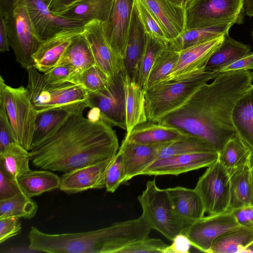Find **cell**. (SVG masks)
Wrapping results in <instances>:
<instances>
[{
    "label": "cell",
    "mask_w": 253,
    "mask_h": 253,
    "mask_svg": "<svg viewBox=\"0 0 253 253\" xmlns=\"http://www.w3.org/2000/svg\"><path fill=\"white\" fill-rule=\"evenodd\" d=\"M253 72L250 71L221 73L158 123L178 128L201 138L219 153L236 133L232 112L236 102L253 85Z\"/></svg>",
    "instance_id": "1"
},
{
    "label": "cell",
    "mask_w": 253,
    "mask_h": 253,
    "mask_svg": "<svg viewBox=\"0 0 253 253\" xmlns=\"http://www.w3.org/2000/svg\"><path fill=\"white\" fill-rule=\"evenodd\" d=\"M119 149L117 135L107 122L71 115L32 147L30 160L37 168L64 173L112 159Z\"/></svg>",
    "instance_id": "2"
},
{
    "label": "cell",
    "mask_w": 253,
    "mask_h": 253,
    "mask_svg": "<svg viewBox=\"0 0 253 253\" xmlns=\"http://www.w3.org/2000/svg\"><path fill=\"white\" fill-rule=\"evenodd\" d=\"M136 230L130 220L78 233H45L35 226L28 235L29 249L49 253H118L134 242Z\"/></svg>",
    "instance_id": "3"
},
{
    "label": "cell",
    "mask_w": 253,
    "mask_h": 253,
    "mask_svg": "<svg viewBox=\"0 0 253 253\" xmlns=\"http://www.w3.org/2000/svg\"><path fill=\"white\" fill-rule=\"evenodd\" d=\"M27 72L26 88L37 112L58 109L72 115H82L88 107L87 91L82 85L69 82L50 83L34 66Z\"/></svg>",
    "instance_id": "4"
},
{
    "label": "cell",
    "mask_w": 253,
    "mask_h": 253,
    "mask_svg": "<svg viewBox=\"0 0 253 253\" xmlns=\"http://www.w3.org/2000/svg\"><path fill=\"white\" fill-rule=\"evenodd\" d=\"M219 74L218 71H205L181 80L160 82L147 88L145 93L147 121L159 123Z\"/></svg>",
    "instance_id": "5"
},
{
    "label": "cell",
    "mask_w": 253,
    "mask_h": 253,
    "mask_svg": "<svg viewBox=\"0 0 253 253\" xmlns=\"http://www.w3.org/2000/svg\"><path fill=\"white\" fill-rule=\"evenodd\" d=\"M0 99L3 100L14 141L30 151L32 148L37 112L26 87H13L0 77Z\"/></svg>",
    "instance_id": "6"
},
{
    "label": "cell",
    "mask_w": 253,
    "mask_h": 253,
    "mask_svg": "<svg viewBox=\"0 0 253 253\" xmlns=\"http://www.w3.org/2000/svg\"><path fill=\"white\" fill-rule=\"evenodd\" d=\"M186 30L243 23L244 0H190L184 6Z\"/></svg>",
    "instance_id": "7"
},
{
    "label": "cell",
    "mask_w": 253,
    "mask_h": 253,
    "mask_svg": "<svg viewBox=\"0 0 253 253\" xmlns=\"http://www.w3.org/2000/svg\"><path fill=\"white\" fill-rule=\"evenodd\" d=\"M142 216L151 227L171 241L183 229L172 209L167 189L159 188L155 178L147 181L145 189L137 197Z\"/></svg>",
    "instance_id": "8"
},
{
    "label": "cell",
    "mask_w": 253,
    "mask_h": 253,
    "mask_svg": "<svg viewBox=\"0 0 253 253\" xmlns=\"http://www.w3.org/2000/svg\"><path fill=\"white\" fill-rule=\"evenodd\" d=\"M5 18L10 46L16 61L27 71L34 66L33 55L42 42L37 37L30 17L26 0H18Z\"/></svg>",
    "instance_id": "9"
},
{
    "label": "cell",
    "mask_w": 253,
    "mask_h": 253,
    "mask_svg": "<svg viewBox=\"0 0 253 253\" xmlns=\"http://www.w3.org/2000/svg\"><path fill=\"white\" fill-rule=\"evenodd\" d=\"M88 107L112 126L126 130V97L122 71L111 77L108 85L87 92Z\"/></svg>",
    "instance_id": "10"
},
{
    "label": "cell",
    "mask_w": 253,
    "mask_h": 253,
    "mask_svg": "<svg viewBox=\"0 0 253 253\" xmlns=\"http://www.w3.org/2000/svg\"><path fill=\"white\" fill-rule=\"evenodd\" d=\"M194 189L201 197L205 211L209 214L229 211L230 175L218 159L208 167Z\"/></svg>",
    "instance_id": "11"
},
{
    "label": "cell",
    "mask_w": 253,
    "mask_h": 253,
    "mask_svg": "<svg viewBox=\"0 0 253 253\" xmlns=\"http://www.w3.org/2000/svg\"><path fill=\"white\" fill-rule=\"evenodd\" d=\"M241 226L230 211L204 216L189 228L184 234L192 246L208 253L214 240L223 234Z\"/></svg>",
    "instance_id": "12"
},
{
    "label": "cell",
    "mask_w": 253,
    "mask_h": 253,
    "mask_svg": "<svg viewBox=\"0 0 253 253\" xmlns=\"http://www.w3.org/2000/svg\"><path fill=\"white\" fill-rule=\"evenodd\" d=\"M134 4V0H114L108 19L102 23L109 45L123 60L126 54Z\"/></svg>",
    "instance_id": "13"
},
{
    "label": "cell",
    "mask_w": 253,
    "mask_h": 253,
    "mask_svg": "<svg viewBox=\"0 0 253 253\" xmlns=\"http://www.w3.org/2000/svg\"><path fill=\"white\" fill-rule=\"evenodd\" d=\"M217 152H199L178 155L157 159L141 174L143 175H177L203 168L216 162Z\"/></svg>",
    "instance_id": "14"
},
{
    "label": "cell",
    "mask_w": 253,
    "mask_h": 253,
    "mask_svg": "<svg viewBox=\"0 0 253 253\" xmlns=\"http://www.w3.org/2000/svg\"><path fill=\"white\" fill-rule=\"evenodd\" d=\"M224 35L180 51L179 58L176 65L159 83L181 80L205 71L209 58L221 44Z\"/></svg>",
    "instance_id": "15"
},
{
    "label": "cell",
    "mask_w": 253,
    "mask_h": 253,
    "mask_svg": "<svg viewBox=\"0 0 253 253\" xmlns=\"http://www.w3.org/2000/svg\"><path fill=\"white\" fill-rule=\"evenodd\" d=\"M26 2L34 29L42 42L63 31L84 27L87 24L52 13L42 0H26Z\"/></svg>",
    "instance_id": "16"
},
{
    "label": "cell",
    "mask_w": 253,
    "mask_h": 253,
    "mask_svg": "<svg viewBox=\"0 0 253 253\" xmlns=\"http://www.w3.org/2000/svg\"><path fill=\"white\" fill-rule=\"evenodd\" d=\"M102 23L98 20L88 22L84 26L83 34L92 52L95 65L111 77L124 69V60L109 45Z\"/></svg>",
    "instance_id": "17"
},
{
    "label": "cell",
    "mask_w": 253,
    "mask_h": 253,
    "mask_svg": "<svg viewBox=\"0 0 253 253\" xmlns=\"http://www.w3.org/2000/svg\"><path fill=\"white\" fill-rule=\"evenodd\" d=\"M113 159L64 173L61 177L59 189L66 193L73 194L105 188V174Z\"/></svg>",
    "instance_id": "18"
},
{
    "label": "cell",
    "mask_w": 253,
    "mask_h": 253,
    "mask_svg": "<svg viewBox=\"0 0 253 253\" xmlns=\"http://www.w3.org/2000/svg\"><path fill=\"white\" fill-rule=\"evenodd\" d=\"M167 190L173 212L184 234L188 228L204 216L206 211L203 201L195 189L178 186Z\"/></svg>",
    "instance_id": "19"
},
{
    "label": "cell",
    "mask_w": 253,
    "mask_h": 253,
    "mask_svg": "<svg viewBox=\"0 0 253 253\" xmlns=\"http://www.w3.org/2000/svg\"><path fill=\"white\" fill-rule=\"evenodd\" d=\"M84 27L63 31L43 41L32 56L34 67L44 74L56 66L73 39L84 32Z\"/></svg>",
    "instance_id": "20"
},
{
    "label": "cell",
    "mask_w": 253,
    "mask_h": 253,
    "mask_svg": "<svg viewBox=\"0 0 253 253\" xmlns=\"http://www.w3.org/2000/svg\"><path fill=\"white\" fill-rule=\"evenodd\" d=\"M171 41L186 30L185 9L169 0H141Z\"/></svg>",
    "instance_id": "21"
},
{
    "label": "cell",
    "mask_w": 253,
    "mask_h": 253,
    "mask_svg": "<svg viewBox=\"0 0 253 253\" xmlns=\"http://www.w3.org/2000/svg\"><path fill=\"white\" fill-rule=\"evenodd\" d=\"M169 143L143 144L129 142L123 139L119 149L123 153L125 182L141 175L157 160L159 148Z\"/></svg>",
    "instance_id": "22"
},
{
    "label": "cell",
    "mask_w": 253,
    "mask_h": 253,
    "mask_svg": "<svg viewBox=\"0 0 253 253\" xmlns=\"http://www.w3.org/2000/svg\"><path fill=\"white\" fill-rule=\"evenodd\" d=\"M147 39V34L139 18L134 1L124 63L125 72L136 82L138 67L146 47Z\"/></svg>",
    "instance_id": "23"
},
{
    "label": "cell",
    "mask_w": 253,
    "mask_h": 253,
    "mask_svg": "<svg viewBox=\"0 0 253 253\" xmlns=\"http://www.w3.org/2000/svg\"><path fill=\"white\" fill-rule=\"evenodd\" d=\"M191 135L177 127L147 121L135 126L124 140L143 144H162L184 139Z\"/></svg>",
    "instance_id": "24"
},
{
    "label": "cell",
    "mask_w": 253,
    "mask_h": 253,
    "mask_svg": "<svg viewBox=\"0 0 253 253\" xmlns=\"http://www.w3.org/2000/svg\"><path fill=\"white\" fill-rule=\"evenodd\" d=\"M126 97V135L137 125L147 121L145 111V91L122 70Z\"/></svg>",
    "instance_id": "25"
},
{
    "label": "cell",
    "mask_w": 253,
    "mask_h": 253,
    "mask_svg": "<svg viewBox=\"0 0 253 253\" xmlns=\"http://www.w3.org/2000/svg\"><path fill=\"white\" fill-rule=\"evenodd\" d=\"M232 119L236 133L253 152V84L236 102Z\"/></svg>",
    "instance_id": "26"
},
{
    "label": "cell",
    "mask_w": 253,
    "mask_h": 253,
    "mask_svg": "<svg viewBox=\"0 0 253 253\" xmlns=\"http://www.w3.org/2000/svg\"><path fill=\"white\" fill-rule=\"evenodd\" d=\"M113 2L114 0H79L57 15L85 23L92 20L104 23L109 17Z\"/></svg>",
    "instance_id": "27"
},
{
    "label": "cell",
    "mask_w": 253,
    "mask_h": 253,
    "mask_svg": "<svg viewBox=\"0 0 253 253\" xmlns=\"http://www.w3.org/2000/svg\"><path fill=\"white\" fill-rule=\"evenodd\" d=\"M60 181L61 177L44 169H30L17 178L22 192L30 198L59 189Z\"/></svg>",
    "instance_id": "28"
},
{
    "label": "cell",
    "mask_w": 253,
    "mask_h": 253,
    "mask_svg": "<svg viewBox=\"0 0 253 253\" xmlns=\"http://www.w3.org/2000/svg\"><path fill=\"white\" fill-rule=\"evenodd\" d=\"M251 46L225 34L221 44L209 58L206 71H218L226 65L251 53Z\"/></svg>",
    "instance_id": "29"
},
{
    "label": "cell",
    "mask_w": 253,
    "mask_h": 253,
    "mask_svg": "<svg viewBox=\"0 0 253 253\" xmlns=\"http://www.w3.org/2000/svg\"><path fill=\"white\" fill-rule=\"evenodd\" d=\"M252 149L235 133L219 152L218 161L229 174L251 164Z\"/></svg>",
    "instance_id": "30"
},
{
    "label": "cell",
    "mask_w": 253,
    "mask_h": 253,
    "mask_svg": "<svg viewBox=\"0 0 253 253\" xmlns=\"http://www.w3.org/2000/svg\"><path fill=\"white\" fill-rule=\"evenodd\" d=\"M30 152L15 142L0 152V169L16 180L30 170Z\"/></svg>",
    "instance_id": "31"
},
{
    "label": "cell",
    "mask_w": 253,
    "mask_h": 253,
    "mask_svg": "<svg viewBox=\"0 0 253 253\" xmlns=\"http://www.w3.org/2000/svg\"><path fill=\"white\" fill-rule=\"evenodd\" d=\"M253 240V228L240 226L216 238L208 253H242Z\"/></svg>",
    "instance_id": "32"
},
{
    "label": "cell",
    "mask_w": 253,
    "mask_h": 253,
    "mask_svg": "<svg viewBox=\"0 0 253 253\" xmlns=\"http://www.w3.org/2000/svg\"><path fill=\"white\" fill-rule=\"evenodd\" d=\"M83 32L73 39L57 65H68L77 73L95 65L92 52Z\"/></svg>",
    "instance_id": "33"
},
{
    "label": "cell",
    "mask_w": 253,
    "mask_h": 253,
    "mask_svg": "<svg viewBox=\"0 0 253 253\" xmlns=\"http://www.w3.org/2000/svg\"><path fill=\"white\" fill-rule=\"evenodd\" d=\"M232 24L185 30L176 39L169 41V45L181 51L188 47L222 36L228 33Z\"/></svg>",
    "instance_id": "34"
},
{
    "label": "cell",
    "mask_w": 253,
    "mask_h": 253,
    "mask_svg": "<svg viewBox=\"0 0 253 253\" xmlns=\"http://www.w3.org/2000/svg\"><path fill=\"white\" fill-rule=\"evenodd\" d=\"M251 164L235 171L230 175L229 211L251 205Z\"/></svg>",
    "instance_id": "35"
},
{
    "label": "cell",
    "mask_w": 253,
    "mask_h": 253,
    "mask_svg": "<svg viewBox=\"0 0 253 253\" xmlns=\"http://www.w3.org/2000/svg\"><path fill=\"white\" fill-rule=\"evenodd\" d=\"M37 204L23 192L0 200V219L17 217L31 219L38 211Z\"/></svg>",
    "instance_id": "36"
},
{
    "label": "cell",
    "mask_w": 253,
    "mask_h": 253,
    "mask_svg": "<svg viewBox=\"0 0 253 253\" xmlns=\"http://www.w3.org/2000/svg\"><path fill=\"white\" fill-rule=\"evenodd\" d=\"M217 152L208 142L198 137H189L172 141L161 146L158 151L157 160L172 156L199 152Z\"/></svg>",
    "instance_id": "37"
},
{
    "label": "cell",
    "mask_w": 253,
    "mask_h": 253,
    "mask_svg": "<svg viewBox=\"0 0 253 253\" xmlns=\"http://www.w3.org/2000/svg\"><path fill=\"white\" fill-rule=\"evenodd\" d=\"M71 115L58 109L37 112L32 147L50 134Z\"/></svg>",
    "instance_id": "38"
},
{
    "label": "cell",
    "mask_w": 253,
    "mask_h": 253,
    "mask_svg": "<svg viewBox=\"0 0 253 253\" xmlns=\"http://www.w3.org/2000/svg\"><path fill=\"white\" fill-rule=\"evenodd\" d=\"M169 42L147 34L146 47L138 67L137 81L145 91L153 65L157 56L166 48Z\"/></svg>",
    "instance_id": "39"
},
{
    "label": "cell",
    "mask_w": 253,
    "mask_h": 253,
    "mask_svg": "<svg viewBox=\"0 0 253 253\" xmlns=\"http://www.w3.org/2000/svg\"><path fill=\"white\" fill-rule=\"evenodd\" d=\"M179 56L180 52L172 48L168 42L167 46L159 54L153 65L146 90L158 84L168 75L176 65Z\"/></svg>",
    "instance_id": "40"
},
{
    "label": "cell",
    "mask_w": 253,
    "mask_h": 253,
    "mask_svg": "<svg viewBox=\"0 0 253 253\" xmlns=\"http://www.w3.org/2000/svg\"><path fill=\"white\" fill-rule=\"evenodd\" d=\"M111 77L96 65L73 75L69 82L82 85L87 92H96L108 85Z\"/></svg>",
    "instance_id": "41"
},
{
    "label": "cell",
    "mask_w": 253,
    "mask_h": 253,
    "mask_svg": "<svg viewBox=\"0 0 253 253\" xmlns=\"http://www.w3.org/2000/svg\"><path fill=\"white\" fill-rule=\"evenodd\" d=\"M125 183L123 153L119 150L107 169L105 176V188L107 192L114 193Z\"/></svg>",
    "instance_id": "42"
},
{
    "label": "cell",
    "mask_w": 253,
    "mask_h": 253,
    "mask_svg": "<svg viewBox=\"0 0 253 253\" xmlns=\"http://www.w3.org/2000/svg\"><path fill=\"white\" fill-rule=\"evenodd\" d=\"M139 16L146 33L167 42H169L159 22L141 0H134Z\"/></svg>",
    "instance_id": "43"
},
{
    "label": "cell",
    "mask_w": 253,
    "mask_h": 253,
    "mask_svg": "<svg viewBox=\"0 0 253 253\" xmlns=\"http://www.w3.org/2000/svg\"><path fill=\"white\" fill-rule=\"evenodd\" d=\"M168 246L160 239L148 236L123 248L119 253H163Z\"/></svg>",
    "instance_id": "44"
},
{
    "label": "cell",
    "mask_w": 253,
    "mask_h": 253,
    "mask_svg": "<svg viewBox=\"0 0 253 253\" xmlns=\"http://www.w3.org/2000/svg\"><path fill=\"white\" fill-rule=\"evenodd\" d=\"M14 142L15 141L6 108L3 100L0 99V152Z\"/></svg>",
    "instance_id": "45"
},
{
    "label": "cell",
    "mask_w": 253,
    "mask_h": 253,
    "mask_svg": "<svg viewBox=\"0 0 253 253\" xmlns=\"http://www.w3.org/2000/svg\"><path fill=\"white\" fill-rule=\"evenodd\" d=\"M76 73L74 69L66 64L59 65L43 74L44 79L51 84L69 82L71 77Z\"/></svg>",
    "instance_id": "46"
},
{
    "label": "cell",
    "mask_w": 253,
    "mask_h": 253,
    "mask_svg": "<svg viewBox=\"0 0 253 253\" xmlns=\"http://www.w3.org/2000/svg\"><path fill=\"white\" fill-rule=\"evenodd\" d=\"M21 229L19 218L11 217L0 219V243L20 234Z\"/></svg>",
    "instance_id": "47"
},
{
    "label": "cell",
    "mask_w": 253,
    "mask_h": 253,
    "mask_svg": "<svg viewBox=\"0 0 253 253\" xmlns=\"http://www.w3.org/2000/svg\"><path fill=\"white\" fill-rule=\"evenodd\" d=\"M22 192L17 180L14 179L0 169V200L11 197Z\"/></svg>",
    "instance_id": "48"
},
{
    "label": "cell",
    "mask_w": 253,
    "mask_h": 253,
    "mask_svg": "<svg viewBox=\"0 0 253 253\" xmlns=\"http://www.w3.org/2000/svg\"><path fill=\"white\" fill-rule=\"evenodd\" d=\"M172 244L168 245L163 253H188L192 246L187 236L183 233L177 234L172 240Z\"/></svg>",
    "instance_id": "49"
},
{
    "label": "cell",
    "mask_w": 253,
    "mask_h": 253,
    "mask_svg": "<svg viewBox=\"0 0 253 253\" xmlns=\"http://www.w3.org/2000/svg\"><path fill=\"white\" fill-rule=\"evenodd\" d=\"M253 69V52L241 57L223 67L219 71L220 73Z\"/></svg>",
    "instance_id": "50"
},
{
    "label": "cell",
    "mask_w": 253,
    "mask_h": 253,
    "mask_svg": "<svg viewBox=\"0 0 253 253\" xmlns=\"http://www.w3.org/2000/svg\"><path fill=\"white\" fill-rule=\"evenodd\" d=\"M230 211L240 225L253 228V205L243 206Z\"/></svg>",
    "instance_id": "51"
},
{
    "label": "cell",
    "mask_w": 253,
    "mask_h": 253,
    "mask_svg": "<svg viewBox=\"0 0 253 253\" xmlns=\"http://www.w3.org/2000/svg\"><path fill=\"white\" fill-rule=\"evenodd\" d=\"M79 0H53L48 7L53 14L57 15L70 8Z\"/></svg>",
    "instance_id": "52"
},
{
    "label": "cell",
    "mask_w": 253,
    "mask_h": 253,
    "mask_svg": "<svg viewBox=\"0 0 253 253\" xmlns=\"http://www.w3.org/2000/svg\"><path fill=\"white\" fill-rule=\"evenodd\" d=\"M8 33L4 16L0 14V51L4 52L9 50Z\"/></svg>",
    "instance_id": "53"
},
{
    "label": "cell",
    "mask_w": 253,
    "mask_h": 253,
    "mask_svg": "<svg viewBox=\"0 0 253 253\" xmlns=\"http://www.w3.org/2000/svg\"><path fill=\"white\" fill-rule=\"evenodd\" d=\"M18 0H0V14L5 17L10 12Z\"/></svg>",
    "instance_id": "54"
},
{
    "label": "cell",
    "mask_w": 253,
    "mask_h": 253,
    "mask_svg": "<svg viewBox=\"0 0 253 253\" xmlns=\"http://www.w3.org/2000/svg\"><path fill=\"white\" fill-rule=\"evenodd\" d=\"M244 6L246 14L253 16V0H244Z\"/></svg>",
    "instance_id": "55"
},
{
    "label": "cell",
    "mask_w": 253,
    "mask_h": 253,
    "mask_svg": "<svg viewBox=\"0 0 253 253\" xmlns=\"http://www.w3.org/2000/svg\"><path fill=\"white\" fill-rule=\"evenodd\" d=\"M242 253H253V240L243 250Z\"/></svg>",
    "instance_id": "56"
},
{
    "label": "cell",
    "mask_w": 253,
    "mask_h": 253,
    "mask_svg": "<svg viewBox=\"0 0 253 253\" xmlns=\"http://www.w3.org/2000/svg\"><path fill=\"white\" fill-rule=\"evenodd\" d=\"M251 188H252L251 205H253V167H251Z\"/></svg>",
    "instance_id": "57"
},
{
    "label": "cell",
    "mask_w": 253,
    "mask_h": 253,
    "mask_svg": "<svg viewBox=\"0 0 253 253\" xmlns=\"http://www.w3.org/2000/svg\"><path fill=\"white\" fill-rule=\"evenodd\" d=\"M171 1V2L181 5V6H184V0H169Z\"/></svg>",
    "instance_id": "58"
},
{
    "label": "cell",
    "mask_w": 253,
    "mask_h": 253,
    "mask_svg": "<svg viewBox=\"0 0 253 253\" xmlns=\"http://www.w3.org/2000/svg\"><path fill=\"white\" fill-rule=\"evenodd\" d=\"M49 7L53 0H42Z\"/></svg>",
    "instance_id": "59"
},
{
    "label": "cell",
    "mask_w": 253,
    "mask_h": 253,
    "mask_svg": "<svg viewBox=\"0 0 253 253\" xmlns=\"http://www.w3.org/2000/svg\"><path fill=\"white\" fill-rule=\"evenodd\" d=\"M251 166L253 167V153L251 160Z\"/></svg>",
    "instance_id": "60"
},
{
    "label": "cell",
    "mask_w": 253,
    "mask_h": 253,
    "mask_svg": "<svg viewBox=\"0 0 253 253\" xmlns=\"http://www.w3.org/2000/svg\"><path fill=\"white\" fill-rule=\"evenodd\" d=\"M190 0H184V6L185 5V4L189 1H190Z\"/></svg>",
    "instance_id": "61"
},
{
    "label": "cell",
    "mask_w": 253,
    "mask_h": 253,
    "mask_svg": "<svg viewBox=\"0 0 253 253\" xmlns=\"http://www.w3.org/2000/svg\"><path fill=\"white\" fill-rule=\"evenodd\" d=\"M252 34H253V33H252Z\"/></svg>",
    "instance_id": "62"
}]
</instances>
